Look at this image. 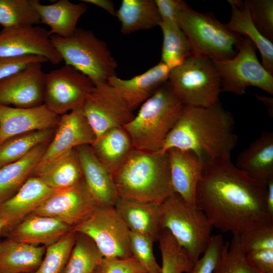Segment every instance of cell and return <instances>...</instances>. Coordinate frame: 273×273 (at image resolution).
Listing matches in <instances>:
<instances>
[{
    "label": "cell",
    "instance_id": "obj_13",
    "mask_svg": "<svg viewBox=\"0 0 273 273\" xmlns=\"http://www.w3.org/2000/svg\"><path fill=\"white\" fill-rule=\"evenodd\" d=\"M56 128L33 176L72 150L83 145L92 146L96 140L81 107L62 115Z\"/></svg>",
    "mask_w": 273,
    "mask_h": 273
},
{
    "label": "cell",
    "instance_id": "obj_28",
    "mask_svg": "<svg viewBox=\"0 0 273 273\" xmlns=\"http://www.w3.org/2000/svg\"><path fill=\"white\" fill-rule=\"evenodd\" d=\"M91 147L99 160L113 175L134 149L123 127L110 129L98 137Z\"/></svg>",
    "mask_w": 273,
    "mask_h": 273
},
{
    "label": "cell",
    "instance_id": "obj_6",
    "mask_svg": "<svg viewBox=\"0 0 273 273\" xmlns=\"http://www.w3.org/2000/svg\"><path fill=\"white\" fill-rule=\"evenodd\" d=\"M161 229L167 230L186 251L193 262L207 248L213 228L195 204L174 193L160 205Z\"/></svg>",
    "mask_w": 273,
    "mask_h": 273
},
{
    "label": "cell",
    "instance_id": "obj_12",
    "mask_svg": "<svg viewBox=\"0 0 273 273\" xmlns=\"http://www.w3.org/2000/svg\"><path fill=\"white\" fill-rule=\"evenodd\" d=\"M81 108L96 139L110 129L123 127L134 116L108 82L95 85Z\"/></svg>",
    "mask_w": 273,
    "mask_h": 273
},
{
    "label": "cell",
    "instance_id": "obj_18",
    "mask_svg": "<svg viewBox=\"0 0 273 273\" xmlns=\"http://www.w3.org/2000/svg\"><path fill=\"white\" fill-rule=\"evenodd\" d=\"M172 69L160 61L145 72L131 78L123 79L114 75L107 82L133 111L168 81Z\"/></svg>",
    "mask_w": 273,
    "mask_h": 273
},
{
    "label": "cell",
    "instance_id": "obj_39",
    "mask_svg": "<svg viewBox=\"0 0 273 273\" xmlns=\"http://www.w3.org/2000/svg\"><path fill=\"white\" fill-rule=\"evenodd\" d=\"M154 241L149 236L130 231V250L132 257L136 259L148 273L161 272L154 253Z\"/></svg>",
    "mask_w": 273,
    "mask_h": 273
},
{
    "label": "cell",
    "instance_id": "obj_34",
    "mask_svg": "<svg viewBox=\"0 0 273 273\" xmlns=\"http://www.w3.org/2000/svg\"><path fill=\"white\" fill-rule=\"evenodd\" d=\"M54 129L32 131L13 137L0 145V168L16 161L37 146L49 141Z\"/></svg>",
    "mask_w": 273,
    "mask_h": 273
},
{
    "label": "cell",
    "instance_id": "obj_19",
    "mask_svg": "<svg viewBox=\"0 0 273 273\" xmlns=\"http://www.w3.org/2000/svg\"><path fill=\"white\" fill-rule=\"evenodd\" d=\"M55 192L37 176H30L15 194L0 204V216L5 223L1 235L31 214Z\"/></svg>",
    "mask_w": 273,
    "mask_h": 273
},
{
    "label": "cell",
    "instance_id": "obj_23",
    "mask_svg": "<svg viewBox=\"0 0 273 273\" xmlns=\"http://www.w3.org/2000/svg\"><path fill=\"white\" fill-rule=\"evenodd\" d=\"M235 166L266 185L273 178V132L264 131L238 155Z\"/></svg>",
    "mask_w": 273,
    "mask_h": 273
},
{
    "label": "cell",
    "instance_id": "obj_44",
    "mask_svg": "<svg viewBox=\"0 0 273 273\" xmlns=\"http://www.w3.org/2000/svg\"><path fill=\"white\" fill-rule=\"evenodd\" d=\"M101 268L105 273H148L134 258H103Z\"/></svg>",
    "mask_w": 273,
    "mask_h": 273
},
{
    "label": "cell",
    "instance_id": "obj_38",
    "mask_svg": "<svg viewBox=\"0 0 273 273\" xmlns=\"http://www.w3.org/2000/svg\"><path fill=\"white\" fill-rule=\"evenodd\" d=\"M77 233L72 230L56 243L46 247L42 260L34 273H62L75 242Z\"/></svg>",
    "mask_w": 273,
    "mask_h": 273
},
{
    "label": "cell",
    "instance_id": "obj_46",
    "mask_svg": "<svg viewBox=\"0 0 273 273\" xmlns=\"http://www.w3.org/2000/svg\"><path fill=\"white\" fill-rule=\"evenodd\" d=\"M246 257L250 264L260 273H273V249L248 253Z\"/></svg>",
    "mask_w": 273,
    "mask_h": 273
},
{
    "label": "cell",
    "instance_id": "obj_48",
    "mask_svg": "<svg viewBox=\"0 0 273 273\" xmlns=\"http://www.w3.org/2000/svg\"><path fill=\"white\" fill-rule=\"evenodd\" d=\"M266 204L270 215L273 217V178L266 185Z\"/></svg>",
    "mask_w": 273,
    "mask_h": 273
},
{
    "label": "cell",
    "instance_id": "obj_17",
    "mask_svg": "<svg viewBox=\"0 0 273 273\" xmlns=\"http://www.w3.org/2000/svg\"><path fill=\"white\" fill-rule=\"evenodd\" d=\"M60 117L44 104L32 108H18L0 104V145L28 132L54 129Z\"/></svg>",
    "mask_w": 273,
    "mask_h": 273
},
{
    "label": "cell",
    "instance_id": "obj_47",
    "mask_svg": "<svg viewBox=\"0 0 273 273\" xmlns=\"http://www.w3.org/2000/svg\"><path fill=\"white\" fill-rule=\"evenodd\" d=\"M82 2L98 6L112 16H115L116 10L113 2L110 0H82Z\"/></svg>",
    "mask_w": 273,
    "mask_h": 273
},
{
    "label": "cell",
    "instance_id": "obj_40",
    "mask_svg": "<svg viewBox=\"0 0 273 273\" xmlns=\"http://www.w3.org/2000/svg\"><path fill=\"white\" fill-rule=\"evenodd\" d=\"M238 235L241 247L246 254L258 250L273 249V222L251 228Z\"/></svg>",
    "mask_w": 273,
    "mask_h": 273
},
{
    "label": "cell",
    "instance_id": "obj_10",
    "mask_svg": "<svg viewBox=\"0 0 273 273\" xmlns=\"http://www.w3.org/2000/svg\"><path fill=\"white\" fill-rule=\"evenodd\" d=\"M72 231L90 238L104 258L132 257L130 231L114 206H98L86 219L73 226Z\"/></svg>",
    "mask_w": 273,
    "mask_h": 273
},
{
    "label": "cell",
    "instance_id": "obj_1",
    "mask_svg": "<svg viewBox=\"0 0 273 273\" xmlns=\"http://www.w3.org/2000/svg\"><path fill=\"white\" fill-rule=\"evenodd\" d=\"M204 166L195 202L213 228L224 233L239 234L273 222L266 204V185L238 168L231 157Z\"/></svg>",
    "mask_w": 273,
    "mask_h": 273
},
{
    "label": "cell",
    "instance_id": "obj_30",
    "mask_svg": "<svg viewBox=\"0 0 273 273\" xmlns=\"http://www.w3.org/2000/svg\"><path fill=\"white\" fill-rule=\"evenodd\" d=\"M115 16L124 34L152 29L162 21L153 0H123Z\"/></svg>",
    "mask_w": 273,
    "mask_h": 273
},
{
    "label": "cell",
    "instance_id": "obj_31",
    "mask_svg": "<svg viewBox=\"0 0 273 273\" xmlns=\"http://www.w3.org/2000/svg\"><path fill=\"white\" fill-rule=\"evenodd\" d=\"M57 191L77 186L83 181L82 171L75 149L69 151L35 175Z\"/></svg>",
    "mask_w": 273,
    "mask_h": 273
},
{
    "label": "cell",
    "instance_id": "obj_41",
    "mask_svg": "<svg viewBox=\"0 0 273 273\" xmlns=\"http://www.w3.org/2000/svg\"><path fill=\"white\" fill-rule=\"evenodd\" d=\"M252 21L260 33L273 41V1L246 0Z\"/></svg>",
    "mask_w": 273,
    "mask_h": 273
},
{
    "label": "cell",
    "instance_id": "obj_27",
    "mask_svg": "<svg viewBox=\"0 0 273 273\" xmlns=\"http://www.w3.org/2000/svg\"><path fill=\"white\" fill-rule=\"evenodd\" d=\"M46 250L10 239L0 242V273H34Z\"/></svg>",
    "mask_w": 273,
    "mask_h": 273
},
{
    "label": "cell",
    "instance_id": "obj_5",
    "mask_svg": "<svg viewBox=\"0 0 273 273\" xmlns=\"http://www.w3.org/2000/svg\"><path fill=\"white\" fill-rule=\"evenodd\" d=\"M179 25L185 33L192 54L212 61L234 58L243 39L230 30L211 13H202L187 4L179 14Z\"/></svg>",
    "mask_w": 273,
    "mask_h": 273
},
{
    "label": "cell",
    "instance_id": "obj_9",
    "mask_svg": "<svg viewBox=\"0 0 273 273\" xmlns=\"http://www.w3.org/2000/svg\"><path fill=\"white\" fill-rule=\"evenodd\" d=\"M220 77L221 91L243 95L250 86L273 94V76L258 60L256 47L247 37L237 55L224 61H212Z\"/></svg>",
    "mask_w": 273,
    "mask_h": 273
},
{
    "label": "cell",
    "instance_id": "obj_26",
    "mask_svg": "<svg viewBox=\"0 0 273 273\" xmlns=\"http://www.w3.org/2000/svg\"><path fill=\"white\" fill-rule=\"evenodd\" d=\"M231 16L226 26L231 31L249 39L259 51L262 65L273 75V43L264 37L254 24L246 1L228 0Z\"/></svg>",
    "mask_w": 273,
    "mask_h": 273
},
{
    "label": "cell",
    "instance_id": "obj_37",
    "mask_svg": "<svg viewBox=\"0 0 273 273\" xmlns=\"http://www.w3.org/2000/svg\"><path fill=\"white\" fill-rule=\"evenodd\" d=\"M213 273H260L248 260L237 233L232 234L225 242L219 261Z\"/></svg>",
    "mask_w": 273,
    "mask_h": 273
},
{
    "label": "cell",
    "instance_id": "obj_49",
    "mask_svg": "<svg viewBox=\"0 0 273 273\" xmlns=\"http://www.w3.org/2000/svg\"><path fill=\"white\" fill-rule=\"evenodd\" d=\"M257 98L259 100L261 101L263 104L266 105L268 110L272 113V98H269L268 97H264L263 96H258Z\"/></svg>",
    "mask_w": 273,
    "mask_h": 273
},
{
    "label": "cell",
    "instance_id": "obj_8",
    "mask_svg": "<svg viewBox=\"0 0 273 273\" xmlns=\"http://www.w3.org/2000/svg\"><path fill=\"white\" fill-rule=\"evenodd\" d=\"M168 81L184 105L208 107L218 101L219 75L212 60L194 54L172 69Z\"/></svg>",
    "mask_w": 273,
    "mask_h": 273
},
{
    "label": "cell",
    "instance_id": "obj_3",
    "mask_svg": "<svg viewBox=\"0 0 273 273\" xmlns=\"http://www.w3.org/2000/svg\"><path fill=\"white\" fill-rule=\"evenodd\" d=\"M112 176L120 198L160 204L174 193L167 152L133 149Z\"/></svg>",
    "mask_w": 273,
    "mask_h": 273
},
{
    "label": "cell",
    "instance_id": "obj_25",
    "mask_svg": "<svg viewBox=\"0 0 273 273\" xmlns=\"http://www.w3.org/2000/svg\"><path fill=\"white\" fill-rule=\"evenodd\" d=\"M160 205L119 198L114 207L129 230L158 241L162 232Z\"/></svg>",
    "mask_w": 273,
    "mask_h": 273
},
{
    "label": "cell",
    "instance_id": "obj_15",
    "mask_svg": "<svg viewBox=\"0 0 273 273\" xmlns=\"http://www.w3.org/2000/svg\"><path fill=\"white\" fill-rule=\"evenodd\" d=\"M98 206L83 181L56 191L31 214L55 218L72 228L86 219Z\"/></svg>",
    "mask_w": 273,
    "mask_h": 273
},
{
    "label": "cell",
    "instance_id": "obj_7",
    "mask_svg": "<svg viewBox=\"0 0 273 273\" xmlns=\"http://www.w3.org/2000/svg\"><path fill=\"white\" fill-rule=\"evenodd\" d=\"M50 38L65 64L85 75L95 85L116 75V60L106 42L92 31L77 28L68 37L52 35Z\"/></svg>",
    "mask_w": 273,
    "mask_h": 273
},
{
    "label": "cell",
    "instance_id": "obj_21",
    "mask_svg": "<svg viewBox=\"0 0 273 273\" xmlns=\"http://www.w3.org/2000/svg\"><path fill=\"white\" fill-rule=\"evenodd\" d=\"M75 150L84 183L96 203L114 206L119 196L112 174L97 158L91 146H79Z\"/></svg>",
    "mask_w": 273,
    "mask_h": 273
},
{
    "label": "cell",
    "instance_id": "obj_2",
    "mask_svg": "<svg viewBox=\"0 0 273 273\" xmlns=\"http://www.w3.org/2000/svg\"><path fill=\"white\" fill-rule=\"evenodd\" d=\"M235 119L218 101L208 107L184 105L160 151H190L205 164L231 157L238 143Z\"/></svg>",
    "mask_w": 273,
    "mask_h": 273
},
{
    "label": "cell",
    "instance_id": "obj_35",
    "mask_svg": "<svg viewBox=\"0 0 273 273\" xmlns=\"http://www.w3.org/2000/svg\"><path fill=\"white\" fill-rule=\"evenodd\" d=\"M158 241L162 260L160 273H185L192 267L193 261L167 230H162Z\"/></svg>",
    "mask_w": 273,
    "mask_h": 273
},
{
    "label": "cell",
    "instance_id": "obj_51",
    "mask_svg": "<svg viewBox=\"0 0 273 273\" xmlns=\"http://www.w3.org/2000/svg\"><path fill=\"white\" fill-rule=\"evenodd\" d=\"M96 273H105V272L103 271V270L102 269V268L100 266L99 268L98 269Z\"/></svg>",
    "mask_w": 273,
    "mask_h": 273
},
{
    "label": "cell",
    "instance_id": "obj_45",
    "mask_svg": "<svg viewBox=\"0 0 273 273\" xmlns=\"http://www.w3.org/2000/svg\"><path fill=\"white\" fill-rule=\"evenodd\" d=\"M161 20L179 24V14L187 4L181 0H155Z\"/></svg>",
    "mask_w": 273,
    "mask_h": 273
},
{
    "label": "cell",
    "instance_id": "obj_4",
    "mask_svg": "<svg viewBox=\"0 0 273 273\" xmlns=\"http://www.w3.org/2000/svg\"><path fill=\"white\" fill-rule=\"evenodd\" d=\"M184 105L173 92L168 81L160 86L140 107L136 115L123 127L134 149L161 150Z\"/></svg>",
    "mask_w": 273,
    "mask_h": 273
},
{
    "label": "cell",
    "instance_id": "obj_33",
    "mask_svg": "<svg viewBox=\"0 0 273 273\" xmlns=\"http://www.w3.org/2000/svg\"><path fill=\"white\" fill-rule=\"evenodd\" d=\"M103 258L90 238L77 233L71 254L62 273H96Z\"/></svg>",
    "mask_w": 273,
    "mask_h": 273
},
{
    "label": "cell",
    "instance_id": "obj_50",
    "mask_svg": "<svg viewBox=\"0 0 273 273\" xmlns=\"http://www.w3.org/2000/svg\"><path fill=\"white\" fill-rule=\"evenodd\" d=\"M5 223L4 220L0 216V235L2 234V232L4 228Z\"/></svg>",
    "mask_w": 273,
    "mask_h": 273
},
{
    "label": "cell",
    "instance_id": "obj_24",
    "mask_svg": "<svg viewBox=\"0 0 273 273\" xmlns=\"http://www.w3.org/2000/svg\"><path fill=\"white\" fill-rule=\"evenodd\" d=\"M38 13L40 22L50 27L49 35L68 37L77 29L80 17L87 9L83 2L74 4L68 0H59L50 5L41 4L37 0H31Z\"/></svg>",
    "mask_w": 273,
    "mask_h": 273
},
{
    "label": "cell",
    "instance_id": "obj_14",
    "mask_svg": "<svg viewBox=\"0 0 273 273\" xmlns=\"http://www.w3.org/2000/svg\"><path fill=\"white\" fill-rule=\"evenodd\" d=\"M37 55L54 65L63 59L53 45L45 28L38 26H15L0 31V56Z\"/></svg>",
    "mask_w": 273,
    "mask_h": 273
},
{
    "label": "cell",
    "instance_id": "obj_43",
    "mask_svg": "<svg viewBox=\"0 0 273 273\" xmlns=\"http://www.w3.org/2000/svg\"><path fill=\"white\" fill-rule=\"evenodd\" d=\"M48 60L37 55H25L18 57L0 56V80L6 78L34 62L44 63Z\"/></svg>",
    "mask_w": 273,
    "mask_h": 273
},
{
    "label": "cell",
    "instance_id": "obj_29",
    "mask_svg": "<svg viewBox=\"0 0 273 273\" xmlns=\"http://www.w3.org/2000/svg\"><path fill=\"white\" fill-rule=\"evenodd\" d=\"M48 141L31 150L20 159L0 168V204L11 197L33 174Z\"/></svg>",
    "mask_w": 273,
    "mask_h": 273
},
{
    "label": "cell",
    "instance_id": "obj_20",
    "mask_svg": "<svg viewBox=\"0 0 273 273\" xmlns=\"http://www.w3.org/2000/svg\"><path fill=\"white\" fill-rule=\"evenodd\" d=\"M71 230V226L55 218L30 214L2 234L19 243L47 247Z\"/></svg>",
    "mask_w": 273,
    "mask_h": 273
},
{
    "label": "cell",
    "instance_id": "obj_16",
    "mask_svg": "<svg viewBox=\"0 0 273 273\" xmlns=\"http://www.w3.org/2000/svg\"><path fill=\"white\" fill-rule=\"evenodd\" d=\"M46 73L34 62L0 80V104L32 108L43 104Z\"/></svg>",
    "mask_w": 273,
    "mask_h": 273
},
{
    "label": "cell",
    "instance_id": "obj_52",
    "mask_svg": "<svg viewBox=\"0 0 273 273\" xmlns=\"http://www.w3.org/2000/svg\"><path fill=\"white\" fill-rule=\"evenodd\" d=\"M154 273H159V272H154Z\"/></svg>",
    "mask_w": 273,
    "mask_h": 273
},
{
    "label": "cell",
    "instance_id": "obj_32",
    "mask_svg": "<svg viewBox=\"0 0 273 273\" xmlns=\"http://www.w3.org/2000/svg\"><path fill=\"white\" fill-rule=\"evenodd\" d=\"M159 26L163 36L161 61L173 68L192 54L189 42L178 23L162 21Z\"/></svg>",
    "mask_w": 273,
    "mask_h": 273
},
{
    "label": "cell",
    "instance_id": "obj_11",
    "mask_svg": "<svg viewBox=\"0 0 273 273\" xmlns=\"http://www.w3.org/2000/svg\"><path fill=\"white\" fill-rule=\"evenodd\" d=\"M94 86L85 75L65 64L46 73L43 104L62 115L82 107Z\"/></svg>",
    "mask_w": 273,
    "mask_h": 273
},
{
    "label": "cell",
    "instance_id": "obj_42",
    "mask_svg": "<svg viewBox=\"0 0 273 273\" xmlns=\"http://www.w3.org/2000/svg\"><path fill=\"white\" fill-rule=\"evenodd\" d=\"M224 241L220 234L212 235L202 256L185 273H213L221 254Z\"/></svg>",
    "mask_w": 273,
    "mask_h": 273
},
{
    "label": "cell",
    "instance_id": "obj_36",
    "mask_svg": "<svg viewBox=\"0 0 273 273\" xmlns=\"http://www.w3.org/2000/svg\"><path fill=\"white\" fill-rule=\"evenodd\" d=\"M40 22L31 0H0V25L3 28L34 26Z\"/></svg>",
    "mask_w": 273,
    "mask_h": 273
},
{
    "label": "cell",
    "instance_id": "obj_22",
    "mask_svg": "<svg viewBox=\"0 0 273 273\" xmlns=\"http://www.w3.org/2000/svg\"><path fill=\"white\" fill-rule=\"evenodd\" d=\"M166 152L174 192L187 202L195 204L196 188L203 172V163L190 151L172 148Z\"/></svg>",
    "mask_w": 273,
    "mask_h": 273
}]
</instances>
